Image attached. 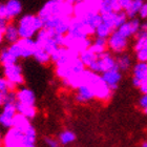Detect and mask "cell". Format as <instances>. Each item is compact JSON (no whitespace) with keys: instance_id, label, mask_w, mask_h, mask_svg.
Wrapping results in <instances>:
<instances>
[{"instance_id":"cell-9","label":"cell","mask_w":147,"mask_h":147,"mask_svg":"<svg viewBox=\"0 0 147 147\" xmlns=\"http://www.w3.org/2000/svg\"><path fill=\"white\" fill-rule=\"evenodd\" d=\"M92 43V41L89 37H77L69 34H65L63 36V44L62 45L80 54L83 51L89 49Z\"/></svg>"},{"instance_id":"cell-19","label":"cell","mask_w":147,"mask_h":147,"mask_svg":"<svg viewBox=\"0 0 147 147\" xmlns=\"http://www.w3.org/2000/svg\"><path fill=\"white\" fill-rule=\"evenodd\" d=\"M147 77V62L139 61L134 66V76H132V84L135 87L141 85L142 81Z\"/></svg>"},{"instance_id":"cell-43","label":"cell","mask_w":147,"mask_h":147,"mask_svg":"<svg viewBox=\"0 0 147 147\" xmlns=\"http://www.w3.org/2000/svg\"><path fill=\"white\" fill-rule=\"evenodd\" d=\"M137 34H142V35H147V21L141 23V26H140V30ZM136 34V35H137Z\"/></svg>"},{"instance_id":"cell-13","label":"cell","mask_w":147,"mask_h":147,"mask_svg":"<svg viewBox=\"0 0 147 147\" xmlns=\"http://www.w3.org/2000/svg\"><path fill=\"white\" fill-rule=\"evenodd\" d=\"M3 144L5 147H23L24 132L15 127H9L3 138Z\"/></svg>"},{"instance_id":"cell-12","label":"cell","mask_w":147,"mask_h":147,"mask_svg":"<svg viewBox=\"0 0 147 147\" xmlns=\"http://www.w3.org/2000/svg\"><path fill=\"white\" fill-rule=\"evenodd\" d=\"M4 78L15 87L22 85L24 83V76L22 73V68L17 63L4 66Z\"/></svg>"},{"instance_id":"cell-20","label":"cell","mask_w":147,"mask_h":147,"mask_svg":"<svg viewBox=\"0 0 147 147\" xmlns=\"http://www.w3.org/2000/svg\"><path fill=\"white\" fill-rule=\"evenodd\" d=\"M16 100H17V102H20V103H23V104L35 105L36 96H35L34 92L32 89L22 87L16 92Z\"/></svg>"},{"instance_id":"cell-44","label":"cell","mask_w":147,"mask_h":147,"mask_svg":"<svg viewBox=\"0 0 147 147\" xmlns=\"http://www.w3.org/2000/svg\"><path fill=\"white\" fill-rule=\"evenodd\" d=\"M3 39H4V30L0 28V43L2 42Z\"/></svg>"},{"instance_id":"cell-22","label":"cell","mask_w":147,"mask_h":147,"mask_svg":"<svg viewBox=\"0 0 147 147\" xmlns=\"http://www.w3.org/2000/svg\"><path fill=\"white\" fill-rule=\"evenodd\" d=\"M6 14L9 21L12 20L13 18L20 15L22 12V4L19 0H7L5 3Z\"/></svg>"},{"instance_id":"cell-31","label":"cell","mask_w":147,"mask_h":147,"mask_svg":"<svg viewBox=\"0 0 147 147\" xmlns=\"http://www.w3.org/2000/svg\"><path fill=\"white\" fill-rule=\"evenodd\" d=\"M113 31H115V30H113L111 26H109L107 23H105V22L102 20V22L100 23V25L96 28L95 35L97 37H100V38H106V39H107Z\"/></svg>"},{"instance_id":"cell-33","label":"cell","mask_w":147,"mask_h":147,"mask_svg":"<svg viewBox=\"0 0 147 147\" xmlns=\"http://www.w3.org/2000/svg\"><path fill=\"white\" fill-rule=\"evenodd\" d=\"M130 65H131V59L128 55H122L119 58H117V66L120 71H127L129 69Z\"/></svg>"},{"instance_id":"cell-38","label":"cell","mask_w":147,"mask_h":147,"mask_svg":"<svg viewBox=\"0 0 147 147\" xmlns=\"http://www.w3.org/2000/svg\"><path fill=\"white\" fill-rule=\"evenodd\" d=\"M59 143H60V142L54 138H46L45 139V144L49 147H58Z\"/></svg>"},{"instance_id":"cell-42","label":"cell","mask_w":147,"mask_h":147,"mask_svg":"<svg viewBox=\"0 0 147 147\" xmlns=\"http://www.w3.org/2000/svg\"><path fill=\"white\" fill-rule=\"evenodd\" d=\"M139 89L142 94H147V77L142 81L141 85L139 86Z\"/></svg>"},{"instance_id":"cell-35","label":"cell","mask_w":147,"mask_h":147,"mask_svg":"<svg viewBox=\"0 0 147 147\" xmlns=\"http://www.w3.org/2000/svg\"><path fill=\"white\" fill-rule=\"evenodd\" d=\"M100 1V13L104 14V13L113 12V0H99Z\"/></svg>"},{"instance_id":"cell-45","label":"cell","mask_w":147,"mask_h":147,"mask_svg":"<svg viewBox=\"0 0 147 147\" xmlns=\"http://www.w3.org/2000/svg\"><path fill=\"white\" fill-rule=\"evenodd\" d=\"M65 1H67L68 3H71V4H75V3H76L78 0H65Z\"/></svg>"},{"instance_id":"cell-7","label":"cell","mask_w":147,"mask_h":147,"mask_svg":"<svg viewBox=\"0 0 147 147\" xmlns=\"http://www.w3.org/2000/svg\"><path fill=\"white\" fill-rule=\"evenodd\" d=\"M85 68V65L83 64V62L78 57V58L65 62L63 64L56 65V75L61 80H65L73 77L74 75L81 73Z\"/></svg>"},{"instance_id":"cell-10","label":"cell","mask_w":147,"mask_h":147,"mask_svg":"<svg viewBox=\"0 0 147 147\" xmlns=\"http://www.w3.org/2000/svg\"><path fill=\"white\" fill-rule=\"evenodd\" d=\"M95 28L89 26L83 19L78 18L76 16L71 17L67 34L77 37H90L92 35H95Z\"/></svg>"},{"instance_id":"cell-40","label":"cell","mask_w":147,"mask_h":147,"mask_svg":"<svg viewBox=\"0 0 147 147\" xmlns=\"http://www.w3.org/2000/svg\"><path fill=\"white\" fill-rule=\"evenodd\" d=\"M9 92H1L0 90V106H3V104L7 101Z\"/></svg>"},{"instance_id":"cell-6","label":"cell","mask_w":147,"mask_h":147,"mask_svg":"<svg viewBox=\"0 0 147 147\" xmlns=\"http://www.w3.org/2000/svg\"><path fill=\"white\" fill-rule=\"evenodd\" d=\"M16 92L11 90L9 94L7 101L3 104L2 111L0 113V125L4 128H9L13 125L14 117L17 113V106H16Z\"/></svg>"},{"instance_id":"cell-46","label":"cell","mask_w":147,"mask_h":147,"mask_svg":"<svg viewBox=\"0 0 147 147\" xmlns=\"http://www.w3.org/2000/svg\"><path fill=\"white\" fill-rule=\"evenodd\" d=\"M142 147H147V141H145V142H143L142 143V145H141Z\"/></svg>"},{"instance_id":"cell-30","label":"cell","mask_w":147,"mask_h":147,"mask_svg":"<svg viewBox=\"0 0 147 147\" xmlns=\"http://www.w3.org/2000/svg\"><path fill=\"white\" fill-rule=\"evenodd\" d=\"M143 3H144V0H132L130 5L128 6V9L125 11L127 17L128 18H135L136 16L139 14V12H140Z\"/></svg>"},{"instance_id":"cell-24","label":"cell","mask_w":147,"mask_h":147,"mask_svg":"<svg viewBox=\"0 0 147 147\" xmlns=\"http://www.w3.org/2000/svg\"><path fill=\"white\" fill-rule=\"evenodd\" d=\"M32 126L31 122H30V119L26 118L25 116L21 115V113H17L14 117V120H13V125L12 127H15V128L21 130V131H26L30 127Z\"/></svg>"},{"instance_id":"cell-39","label":"cell","mask_w":147,"mask_h":147,"mask_svg":"<svg viewBox=\"0 0 147 147\" xmlns=\"http://www.w3.org/2000/svg\"><path fill=\"white\" fill-rule=\"evenodd\" d=\"M139 16L142 19H147V2H144L143 5L141 6V9L139 12Z\"/></svg>"},{"instance_id":"cell-14","label":"cell","mask_w":147,"mask_h":147,"mask_svg":"<svg viewBox=\"0 0 147 147\" xmlns=\"http://www.w3.org/2000/svg\"><path fill=\"white\" fill-rule=\"evenodd\" d=\"M78 57H79V54L77 52L61 45V46H59L58 49H56L55 52L51 55V60H52L56 65H60V64L65 63V62L69 61V60L78 58Z\"/></svg>"},{"instance_id":"cell-26","label":"cell","mask_w":147,"mask_h":147,"mask_svg":"<svg viewBox=\"0 0 147 147\" xmlns=\"http://www.w3.org/2000/svg\"><path fill=\"white\" fill-rule=\"evenodd\" d=\"M107 39L106 38H100V37H97L95 39V41H92V45L89 46V49L92 51V52L97 54V55H100L102 53L106 52V49H107Z\"/></svg>"},{"instance_id":"cell-16","label":"cell","mask_w":147,"mask_h":147,"mask_svg":"<svg viewBox=\"0 0 147 147\" xmlns=\"http://www.w3.org/2000/svg\"><path fill=\"white\" fill-rule=\"evenodd\" d=\"M102 15V20L107 23L109 26L117 30L120 28L124 22L127 21V15H126L125 11H119V12H108L101 14Z\"/></svg>"},{"instance_id":"cell-47","label":"cell","mask_w":147,"mask_h":147,"mask_svg":"<svg viewBox=\"0 0 147 147\" xmlns=\"http://www.w3.org/2000/svg\"><path fill=\"white\" fill-rule=\"evenodd\" d=\"M0 140H1V130H0Z\"/></svg>"},{"instance_id":"cell-21","label":"cell","mask_w":147,"mask_h":147,"mask_svg":"<svg viewBox=\"0 0 147 147\" xmlns=\"http://www.w3.org/2000/svg\"><path fill=\"white\" fill-rule=\"evenodd\" d=\"M92 99H95V96H94L92 87L88 84L81 85L80 87L77 88L76 100L79 103H86V102L90 101Z\"/></svg>"},{"instance_id":"cell-3","label":"cell","mask_w":147,"mask_h":147,"mask_svg":"<svg viewBox=\"0 0 147 147\" xmlns=\"http://www.w3.org/2000/svg\"><path fill=\"white\" fill-rule=\"evenodd\" d=\"M17 26L20 38H33L44 28V23L39 15H24L20 18Z\"/></svg>"},{"instance_id":"cell-5","label":"cell","mask_w":147,"mask_h":147,"mask_svg":"<svg viewBox=\"0 0 147 147\" xmlns=\"http://www.w3.org/2000/svg\"><path fill=\"white\" fill-rule=\"evenodd\" d=\"M36 47V40H34L33 38H20L17 42L12 43L9 46L11 52L18 59L33 57Z\"/></svg>"},{"instance_id":"cell-29","label":"cell","mask_w":147,"mask_h":147,"mask_svg":"<svg viewBox=\"0 0 147 147\" xmlns=\"http://www.w3.org/2000/svg\"><path fill=\"white\" fill-rule=\"evenodd\" d=\"M33 57H34L35 60H36L38 63H41V64H47L49 61H52V60H51V55L46 52L45 49H41L39 46L36 47V51H35Z\"/></svg>"},{"instance_id":"cell-11","label":"cell","mask_w":147,"mask_h":147,"mask_svg":"<svg viewBox=\"0 0 147 147\" xmlns=\"http://www.w3.org/2000/svg\"><path fill=\"white\" fill-rule=\"evenodd\" d=\"M118 67L117 66V59H115L109 53L104 52L97 56L96 61L89 66V69L95 73H104V71Z\"/></svg>"},{"instance_id":"cell-41","label":"cell","mask_w":147,"mask_h":147,"mask_svg":"<svg viewBox=\"0 0 147 147\" xmlns=\"http://www.w3.org/2000/svg\"><path fill=\"white\" fill-rule=\"evenodd\" d=\"M132 0H120V5H121V9L123 11H126L128 9V6L130 5Z\"/></svg>"},{"instance_id":"cell-34","label":"cell","mask_w":147,"mask_h":147,"mask_svg":"<svg viewBox=\"0 0 147 147\" xmlns=\"http://www.w3.org/2000/svg\"><path fill=\"white\" fill-rule=\"evenodd\" d=\"M76 140V135L71 130H64L59 135V142L62 145H68L71 144Z\"/></svg>"},{"instance_id":"cell-27","label":"cell","mask_w":147,"mask_h":147,"mask_svg":"<svg viewBox=\"0 0 147 147\" xmlns=\"http://www.w3.org/2000/svg\"><path fill=\"white\" fill-rule=\"evenodd\" d=\"M17 60H18V58L11 52V49L9 47L2 49L0 53V63L3 65V67L7 66V65L14 64V63H17Z\"/></svg>"},{"instance_id":"cell-32","label":"cell","mask_w":147,"mask_h":147,"mask_svg":"<svg viewBox=\"0 0 147 147\" xmlns=\"http://www.w3.org/2000/svg\"><path fill=\"white\" fill-rule=\"evenodd\" d=\"M36 130L33 126L24 131V146L23 147H34L36 144Z\"/></svg>"},{"instance_id":"cell-17","label":"cell","mask_w":147,"mask_h":147,"mask_svg":"<svg viewBox=\"0 0 147 147\" xmlns=\"http://www.w3.org/2000/svg\"><path fill=\"white\" fill-rule=\"evenodd\" d=\"M140 26H141V22L140 20L137 18H130L129 21L124 22L120 28H118V32L120 34L123 35L126 38H129V37L134 36L139 32L140 30Z\"/></svg>"},{"instance_id":"cell-28","label":"cell","mask_w":147,"mask_h":147,"mask_svg":"<svg viewBox=\"0 0 147 147\" xmlns=\"http://www.w3.org/2000/svg\"><path fill=\"white\" fill-rule=\"evenodd\" d=\"M97 54L90 51L89 49H85V51H83L79 54V58L80 60L83 62V64L85 65V67L88 68L90 65L96 61V59H97Z\"/></svg>"},{"instance_id":"cell-1","label":"cell","mask_w":147,"mask_h":147,"mask_svg":"<svg viewBox=\"0 0 147 147\" xmlns=\"http://www.w3.org/2000/svg\"><path fill=\"white\" fill-rule=\"evenodd\" d=\"M40 18L43 23L56 17H73L74 4L65 0H49L39 11Z\"/></svg>"},{"instance_id":"cell-18","label":"cell","mask_w":147,"mask_h":147,"mask_svg":"<svg viewBox=\"0 0 147 147\" xmlns=\"http://www.w3.org/2000/svg\"><path fill=\"white\" fill-rule=\"evenodd\" d=\"M102 78L110 88L115 90V89L118 88V85H119L120 81L122 79V75H121V71L119 68L115 67L102 73Z\"/></svg>"},{"instance_id":"cell-8","label":"cell","mask_w":147,"mask_h":147,"mask_svg":"<svg viewBox=\"0 0 147 147\" xmlns=\"http://www.w3.org/2000/svg\"><path fill=\"white\" fill-rule=\"evenodd\" d=\"M95 13H100L99 0H78L74 4V16L78 18H84Z\"/></svg>"},{"instance_id":"cell-25","label":"cell","mask_w":147,"mask_h":147,"mask_svg":"<svg viewBox=\"0 0 147 147\" xmlns=\"http://www.w3.org/2000/svg\"><path fill=\"white\" fill-rule=\"evenodd\" d=\"M16 106H17V113H21L30 120L34 119L37 115V109L35 107V105H30V104H23L20 102H16Z\"/></svg>"},{"instance_id":"cell-37","label":"cell","mask_w":147,"mask_h":147,"mask_svg":"<svg viewBox=\"0 0 147 147\" xmlns=\"http://www.w3.org/2000/svg\"><path fill=\"white\" fill-rule=\"evenodd\" d=\"M139 106L143 109L145 113H147V94H143L140 100H139Z\"/></svg>"},{"instance_id":"cell-23","label":"cell","mask_w":147,"mask_h":147,"mask_svg":"<svg viewBox=\"0 0 147 147\" xmlns=\"http://www.w3.org/2000/svg\"><path fill=\"white\" fill-rule=\"evenodd\" d=\"M4 39L9 43H15L20 39L18 26H16L13 23H7L4 28Z\"/></svg>"},{"instance_id":"cell-2","label":"cell","mask_w":147,"mask_h":147,"mask_svg":"<svg viewBox=\"0 0 147 147\" xmlns=\"http://www.w3.org/2000/svg\"><path fill=\"white\" fill-rule=\"evenodd\" d=\"M63 36L58 35L55 32L47 28H42L37 33L36 44L41 49H45L49 55H52L59 46L63 44Z\"/></svg>"},{"instance_id":"cell-15","label":"cell","mask_w":147,"mask_h":147,"mask_svg":"<svg viewBox=\"0 0 147 147\" xmlns=\"http://www.w3.org/2000/svg\"><path fill=\"white\" fill-rule=\"evenodd\" d=\"M127 39L128 38H126V37L120 34L118 30H115L107 38V46L113 53H118V54L123 53L128 45Z\"/></svg>"},{"instance_id":"cell-36","label":"cell","mask_w":147,"mask_h":147,"mask_svg":"<svg viewBox=\"0 0 147 147\" xmlns=\"http://www.w3.org/2000/svg\"><path fill=\"white\" fill-rule=\"evenodd\" d=\"M136 56H137V60L141 62H147V47L141 49L136 52Z\"/></svg>"},{"instance_id":"cell-4","label":"cell","mask_w":147,"mask_h":147,"mask_svg":"<svg viewBox=\"0 0 147 147\" xmlns=\"http://www.w3.org/2000/svg\"><path fill=\"white\" fill-rule=\"evenodd\" d=\"M87 84L92 87L95 99H98V100L103 102H107L111 98L113 89L106 84V82L103 80L102 76L99 75V73H95L92 71Z\"/></svg>"}]
</instances>
